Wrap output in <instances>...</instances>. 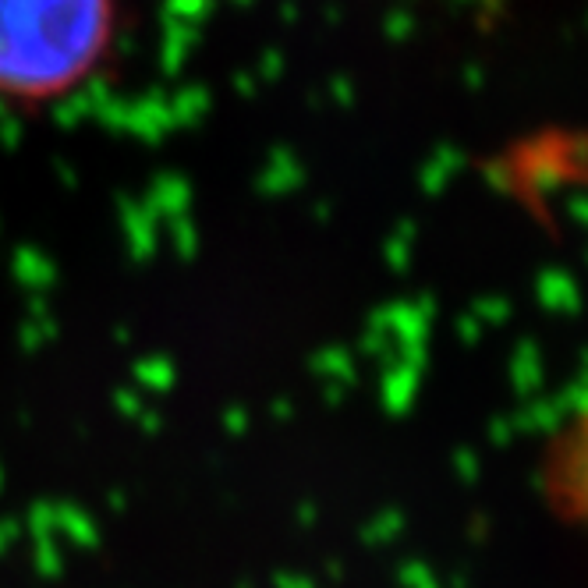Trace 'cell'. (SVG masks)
I'll list each match as a JSON object with an SVG mask.
<instances>
[{
  "mask_svg": "<svg viewBox=\"0 0 588 588\" xmlns=\"http://www.w3.org/2000/svg\"><path fill=\"white\" fill-rule=\"evenodd\" d=\"M117 39V0H0V100L50 103L82 89Z\"/></svg>",
  "mask_w": 588,
  "mask_h": 588,
  "instance_id": "6da1fadb",
  "label": "cell"
},
{
  "mask_svg": "<svg viewBox=\"0 0 588 588\" xmlns=\"http://www.w3.org/2000/svg\"><path fill=\"white\" fill-rule=\"evenodd\" d=\"M550 489L564 511L588 528V394L571 411L550 450Z\"/></svg>",
  "mask_w": 588,
  "mask_h": 588,
  "instance_id": "7a4b0ae2",
  "label": "cell"
}]
</instances>
